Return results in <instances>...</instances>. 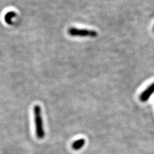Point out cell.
Masks as SVG:
<instances>
[{
    "label": "cell",
    "instance_id": "3957f363",
    "mask_svg": "<svg viewBox=\"0 0 154 154\" xmlns=\"http://www.w3.org/2000/svg\"><path fill=\"white\" fill-rule=\"evenodd\" d=\"M154 93V83L152 84L150 86L144 90L140 95V100L141 102H146L150 98L151 95Z\"/></svg>",
    "mask_w": 154,
    "mask_h": 154
},
{
    "label": "cell",
    "instance_id": "7a4b0ae2",
    "mask_svg": "<svg viewBox=\"0 0 154 154\" xmlns=\"http://www.w3.org/2000/svg\"><path fill=\"white\" fill-rule=\"evenodd\" d=\"M68 33L73 37H96L98 35V33L93 30H88V29H80L76 28H71L69 29Z\"/></svg>",
    "mask_w": 154,
    "mask_h": 154
},
{
    "label": "cell",
    "instance_id": "6da1fadb",
    "mask_svg": "<svg viewBox=\"0 0 154 154\" xmlns=\"http://www.w3.org/2000/svg\"><path fill=\"white\" fill-rule=\"evenodd\" d=\"M33 114H34V122L35 125V133L37 137L42 139L45 137V131L43 127V121L42 117V110L39 105H36L33 108Z\"/></svg>",
    "mask_w": 154,
    "mask_h": 154
},
{
    "label": "cell",
    "instance_id": "277c9868",
    "mask_svg": "<svg viewBox=\"0 0 154 154\" xmlns=\"http://www.w3.org/2000/svg\"><path fill=\"white\" fill-rule=\"evenodd\" d=\"M85 143V141L84 139H80L79 140H76L73 143V144H72V148H73V149L75 150H79L84 146Z\"/></svg>",
    "mask_w": 154,
    "mask_h": 154
},
{
    "label": "cell",
    "instance_id": "8992f818",
    "mask_svg": "<svg viewBox=\"0 0 154 154\" xmlns=\"http://www.w3.org/2000/svg\"><path fill=\"white\" fill-rule=\"evenodd\" d=\"M153 32H154V27H153Z\"/></svg>",
    "mask_w": 154,
    "mask_h": 154
},
{
    "label": "cell",
    "instance_id": "5b68a950",
    "mask_svg": "<svg viewBox=\"0 0 154 154\" xmlns=\"http://www.w3.org/2000/svg\"><path fill=\"white\" fill-rule=\"evenodd\" d=\"M16 16V14L14 12H9L7 13L5 16V22L8 24V25H11L12 24V19L13 17H14Z\"/></svg>",
    "mask_w": 154,
    "mask_h": 154
}]
</instances>
